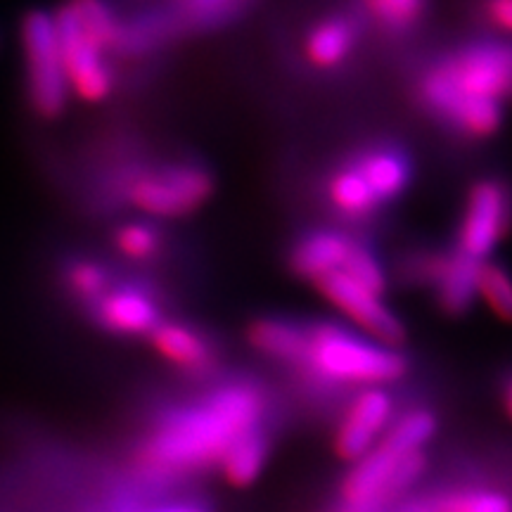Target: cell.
I'll return each instance as SVG.
<instances>
[{
  "instance_id": "21",
  "label": "cell",
  "mask_w": 512,
  "mask_h": 512,
  "mask_svg": "<svg viewBox=\"0 0 512 512\" xmlns=\"http://www.w3.org/2000/svg\"><path fill=\"white\" fill-rule=\"evenodd\" d=\"M64 290H67L76 302L88 306L98 302V299L114 285V275L110 268L100 261L79 256V259L69 261L62 273Z\"/></svg>"
},
{
  "instance_id": "26",
  "label": "cell",
  "mask_w": 512,
  "mask_h": 512,
  "mask_svg": "<svg viewBox=\"0 0 512 512\" xmlns=\"http://www.w3.org/2000/svg\"><path fill=\"white\" fill-rule=\"evenodd\" d=\"M240 0H176V8L183 19L195 24H209L226 17Z\"/></svg>"
},
{
  "instance_id": "23",
  "label": "cell",
  "mask_w": 512,
  "mask_h": 512,
  "mask_svg": "<svg viewBox=\"0 0 512 512\" xmlns=\"http://www.w3.org/2000/svg\"><path fill=\"white\" fill-rule=\"evenodd\" d=\"M164 235L155 223L128 221L114 230V249L133 264H147L162 254Z\"/></svg>"
},
{
  "instance_id": "17",
  "label": "cell",
  "mask_w": 512,
  "mask_h": 512,
  "mask_svg": "<svg viewBox=\"0 0 512 512\" xmlns=\"http://www.w3.org/2000/svg\"><path fill=\"white\" fill-rule=\"evenodd\" d=\"M147 339L166 363L188 375H207L216 363L209 339L181 320H162Z\"/></svg>"
},
{
  "instance_id": "11",
  "label": "cell",
  "mask_w": 512,
  "mask_h": 512,
  "mask_svg": "<svg viewBox=\"0 0 512 512\" xmlns=\"http://www.w3.org/2000/svg\"><path fill=\"white\" fill-rule=\"evenodd\" d=\"M347 155L377 195L384 209L399 204L415 181V159L406 145L394 138H370Z\"/></svg>"
},
{
  "instance_id": "18",
  "label": "cell",
  "mask_w": 512,
  "mask_h": 512,
  "mask_svg": "<svg viewBox=\"0 0 512 512\" xmlns=\"http://www.w3.org/2000/svg\"><path fill=\"white\" fill-rule=\"evenodd\" d=\"M247 342L261 356L294 368L304 347V323L278 316L256 318L247 328Z\"/></svg>"
},
{
  "instance_id": "28",
  "label": "cell",
  "mask_w": 512,
  "mask_h": 512,
  "mask_svg": "<svg viewBox=\"0 0 512 512\" xmlns=\"http://www.w3.org/2000/svg\"><path fill=\"white\" fill-rule=\"evenodd\" d=\"M498 403L505 418L512 422V366L503 370L501 380H498Z\"/></svg>"
},
{
  "instance_id": "16",
  "label": "cell",
  "mask_w": 512,
  "mask_h": 512,
  "mask_svg": "<svg viewBox=\"0 0 512 512\" xmlns=\"http://www.w3.org/2000/svg\"><path fill=\"white\" fill-rule=\"evenodd\" d=\"M368 31L389 43H406L430 22L434 0H354Z\"/></svg>"
},
{
  "instance_id": "19",
  "label": "cell",
  "mask_w": 512,
  "mask_h": 512,
  "mask_svg": "<svg viewBox=\"0 0 512 512\" xmlns=\"http://www.w3.org/2000/svg\"><path fill=\"white\" fill-rule=\"evenodd\" d=\"M268 460V434L264 427L235 439L221 458V472L233 486H249L259 479Z\"/></svg>"
},
{
  "instance_id": "3",
  "label": "cell",
  "mask_w": 512,
  "mask_h": 512,
  "mask_svg": "<svg viewBox=\"0 0 512 512\" xmlns=\"http://www.w3.org/2000/svg\"><path fill=\"white\" fill-rule=\"evenodd\" d=\"M411 368V356L403 349L387 347L347 325L313 320L304 323V347L292 370L323 392H361L399 384Z\"/></svg>"
},
{
  "instance_id": "14",
  "label": "cell",
  "mask_w": 512,
  "mask_h": 512,
  "mask_svg": "<svg viewBox=\"0 0 512 512\" xmlns=\"http://www.w3.org/2000/svg\"><path fill=\"white\" fill-rule=\"evenodd\" d=\"M320 192H323L325 209L337 221L351 226V230L375 223L387 211L349 155H344L339 162L330 166Z\"/></svg>"
},
{
  "instance_id": "22",
  "label": "cell",
  "mask_w": 512,
  "mask_h": 512,
  "mask_svg": "<svg viewBox=\"0 0 512 512\" xmlns=\"http://www.w3.org/2000/svg\"><path fill=\"white\" fill-rule=\"evenodd\" d=\"M479 302L503 323H512V271L503 261L489 259L479 266Z\"/></svg>"
},
{
  "instance_id": "5",
  "label": "cell",
  "mask_w": 512,
  "mask_h": 512,
  "mask_svg": "<svg viewBox=\"0 0 512 512\" xmlns=\"http://www.w3.org/2000/svg\"><path fill=\"white\" fill-rule=\"evenodd\" d=\"M19 41H22L31 110L41 119L62 117L72 88L64 72L53 12L29 10L19 24Z\"/></svg>"
},
{
  "instance_id": "1",
  "label": "cell",
  "mask_w": 512,
  "mask_h": 512,
  "mask_svg": "<svg viewBox=\"0 0 512 512\" xmlns=\"http://www.w3.org/2000/svg\"><path fill=\"white\" fill-rule=\"evenodd\" d=\"M408 95L456 143H491L512 110V41L477 34L441 46L418 62Z\"/></svg>"
},
{
  "instance_id": "24",
  "label": "cell",
  "mask_w": 512,
  "mask_h": 512,
  "mask_svg": "<svg viewBox=\"0 0 512 512\" xmlns=\"http://www.w3.org/2000/svg\"><path fill=\"white\" fill-rule=\"evenodd\" d=\"M439 512H512V498L489 486H456L437 494Z\"/></svg>"
},
{
  "instance_id": "27",
  "label": "cell",
  "mask_w": 512,
  "mask_h": 512,
  "mask_svg": "<svg viewBox=\"0 0 512 512\" xmlns=\"http://www.w3.org/2000/svg\"><path fill=\"white\" fill-rule=\"evenodd\" d=\"M382 512H439L437 496H406Z\"/></svg>"
},
{
  "instance_id": "25",
  "label": "cell",
  "mask_w": 512,
  "mask_h": 512,
  "mask_svg": "<svg viewBox=\"0 0 512 512\" xmlns=\"http://www.w3.org/2000/svg\"><path fill=\"white\" fill-rule=\"evenodd\" d=\"M467 15L477 34L512 41V0H470Z\"/></svg>"
},
{
  "instance_id": "9",
  "label": "cell",
  "mask_w": 512,
  "mask_h": 512,
  "mask_svg": "<svg viewBox=\"0 0 512 512\" xmlns=\"http://www.w3.org/2000/svg\"><path fill=\"white\" fill-rule=\"evenodd\" d=\"M366 34L368 27L354 5L325 12L304 31L302 55L306 67L316 74H339L361 53Z\"/></svg>"
},
{
  "instance_id": "12",
  "label": "cell",
  "mask_w": 512,
  "mask_h": 512,
  "mask_svg": "<svg viewBox=\"0 0 512 512\" xmlns=\"http://www.w3.org/2000/svg\"><path fill=\"white\" fill-rule=\"evenodd\" d=\"M88 316L100 330L117 337H150L164 320L155 290L138 283H114L88 306Z\"/></svg>"
},
{
  "instance_id": "8",
  "label": "cell",
  "mask_w": 512,
  "mask_h": 512,
  "mask_svg": "<svg viewBox=\"0 0 512 512\" xmlns=\"http://www.w3.org/2000/svg\"><path fill=\"white\" fill-rule=\"evenodd\" d=\"M53 17L72 95L86 102V105H100V102L110 98L114 86H117L110 53L83 34L74 17L62 5L53 12Z\"/></svg>"
},
{
  "instance_id": "10",
  "label": "cell",
  "mask_w": 512,
  "mask_h": 512,
  "mask_svg": "<svg viewBox=\"0 0 512 512\" xmlns=\"http://www.w3.org/2000/svg\"><path fill=\"white\" fill-rule=\"evenodd\" d=\"M396 396L389 387H368L344 406L335 432V453L342 460L356 463L380 444L384 432L396 418Z\"/></svg>"
},
{
  "instance_id": "6",
  "label": "cell",
  "mask_w": 512,
  "mask_h": 512,
  "mask_svg": "<svg viewBox=\"0 0 512 512\" xmlns=\"http://www.w3.org/2000/svg\"><path fill=\"white\" fill-rule=\"evenodd\" d=\"M512 233V181L484 174L467 185L451 245L477 264L494 259Z\"/></svg>"
},
{
  "instance_id": "13",
  "label": "cell",
  "mask_w": 512,
  "mask_h": 512,
  "mask_svg": "<svg viewBox=\"0 0 512 512\" xmlns=\"http://www.w3.org/2000/svg\"><path fill=\"white\" fill-rule=\"evenodd\" d=\"M363 245L351 228H311L294 242L287 266L299 280L316 285L325 275L344 273Z\"/></svg>"
},
{
  "instance_id": "4",
  "label": "cell",
  "mask_w": 512,
  "mask_h": 512,
  "mask_svg": "<svg viewBox=\"0 0 512 512\" xmlns=\"http://www.w3.org/2000/svg\"><path fill=\"white\" fill-rule=\"evenodd\" d=\"M214 176L197 162L138 166L119 178V195L150 219H185L214 195Z\"/></svg>"
},
{
  "instance_id": "2",
  "label": "cell",
  "mask_w": 512,
  "mask_h": 512,
  "mask_svg": "<svg viewBox=\"0 0 512 512\" xmlns=\"http://www.w3.org/2000/svg\"><path fill=\"white\" fill-rule=\"evenodd\" d=\"M266 415L268 399L259 384H219L200 401L162 415L147 434L143 460L152 470L171 475L219 465L235 439L264 427Z\"/></svg>"
},
{
  "instance_id": "20",
  "label": "cell",
  "mask_w": 512,
  "mask_h": 512,
  "mask_svg": "<svg viewBox=\"0 0 512 512\" xmlns=\"http://www.w3.org/2000/svg\"><path fill=\"white\" fill-rule=\"evenodd\" d=\"M439 432V415L430 406H408L399 411L389 430L380 439L382 444L401 453H420Z\"/></svg>"
},
{
  "instance_id": "15",
  "label": "cell",
  "mask_w": 512,
  "mask_h": 512,
  "mask_svg": "<svg viewBox=\"0 0 512 512\" xmlns=\"http://www.w3.org/2000/svg\"><path fill=\"white\" fill-rule=\"evenodd\" d=\"M479 266L482 264H477L470 256H465L453 245H448L444 264H441L437 278H434L430 290H427L432 304L437 306L441 316L458 320L475 309V304L479 302Z\"/></svg>"
},
{
  "instance_id": "7",
  "label": "cell",
  "mask_w": 512,
  "mask_h": 512,
  "mask_svg": "<svg viewBox=\"0 0 512 512\" xmlns=\"http://www.w3.org/2000/svg\"><path fill=\"white\" fill-rule=\"evenodd\" d=\"M316 290L323 294L335 309L349 320L363 335L387 344V347L403 349L408 342V328L399 313L387 304L384 294L368 290L344 273L325 275L318 280Z\"/></svg>"
},
{
  "instance_id": "29",
  "label": "cell",
  "mask_w": 512,
  "mask_h": 512,
  "mask_svg": "<svg viewBox=\"0 0 512 512\" xmlns=\"http://www.w3.org/2000/svg\"><path fill=\"white\" fill-rule=\"evenodd\" d=\"M133 512H209V510L195 503H169V505H157V508L133 510Z\"/></svg>"
}]
</instances>
